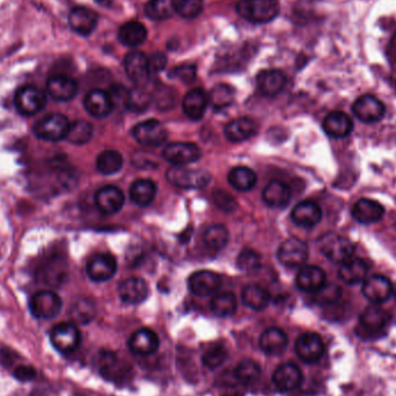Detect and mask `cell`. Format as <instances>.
Returning a JSON list of instances; mask_svg holds the SVG:
<instances>
[{
  "mask_svg": "<svg viewBox=\"0 0 396 396\" xmlns=\"http://www.w3.org/2000/svg\"><path fill=\"white\" fill-rule=\"evenodd\" d=\"M50 342L61 353H73L80 346V332L74 323H58L51 330Z\"/></svg>",
  "mask_w": 396,
  "mask_h": 396,
  "instance_id": "52a82bcc",
  "label": "cell"
},
{
  "mask_svg": "<svg viewBox=\"0 0 396 396\" xmlns=\"http://www.w3.org/2000/svg\"><path fill=\"white\" fill-rule=\"evenodd\" d=\"M385 215V208L379 201L362 198L353 205V217L356 222L363 225H371L381 220Z\"/></svg>",
  "mask_w": 396,
  "mask_h": 396,
  "instance_id": "484cf974",
  "label": "cell"
},
{
  "mask_svg": "<svg viewBox=\"0 0 396 396\" xmlns=\"http://www.w3.org/2000/svg\"><path fill=\"white\" fill-rule=\"evenodd\" d=\"M369 270L366 261L351 257L339 267V277L348 285H357L369 277Z\"/></svg>",
  "mask_w": 396,
  "mask_h": 396,
  "instance_id": "f546056e",
  "label": "cell"
},
{
  "mask_svg": "<svg viewBox=\"0 0 396 396\" xmlns=\"http://www.w3.org/2000/svg\"><path fill=\"white\" fill-rule=\"evenodd\" d=\"M242 302L248 309L263 311L269 305L270 297L261 286L248 285L242 291Z\"/></svg>",
  "mask_w": 396,
  "mask_h": 396,
  "instance_id": "ab89813d",
  "label": "cell"
},
{
  "mask_svg": "<svg viewBox=\"0 0 396 396\" xmlns=\"http://www.w3.org/2000/svg\"><path fill=\"white\" fill-rule=\"evenodd\" d=\"M162 155L174 166H187L197 162L201 152L197 145L192 143H171L164 148Z\"/></svg>",
  "mask_w": 396,
  "mask_h": 396,
  "instance_id": "8fae6325",
  "label": "cell"
},
{
  "mask_svg": "<svg viewBox=\"0 0 396 396\" xmlns=\"http://www.w3.org/2000/svg\"><path fill=\"white\" fill-rule=\"evenodd\" d=\"M14 104L22 116H34L43 111L47 104V95L34 85H26L17 90Z\"/></svg>",
  "mask_w": 396,
  "mask_h": 396,
  "instance_id": "3957f363",
  "label": "cell"
},
{
  "mask_svg": "<svg viewBox=\"0 0 396 396\" xmlns=\"http://www.w3.org/2000/svg\"><path fill=\"white\" fill-rule=\"evenodd\" d=\"M98 20V14L86 7H76L69 15L71 29L83 36H88L95 31Z\"/></svg>",
  "mask_w": 396,
  "mask_h": 396,
  "instance_id": "603a6c76",
  "label": "cell"
},
{
  "mask_svg": "<svg viewBox=\"0 0 396 396\" xmlns=\"http://www.w3.org/2000/svg\"><path fill=\"white\" fill-rule=\"evenodd\" d=\"M85 109L93 118H104L114 109V100L111 95L102 90L88 92L84 100Z\"/></svg>",
  "mask_w": 396,
  "mask_h": 396,
  "instance_id": "7402d4cb",
  "label": "cell"
},
{
  "mask_svg": "<svg viewBox=\"0 0 396 396\" xmlns=\"http://www.w3.org/2000/svg\"><path fill=\"white\" fill-rule=\"evenodd\" d=\"M296 353L305 363H316L325 353V343L316 332L302 334L296 342Z\"/></svg>",
  "mask_w": 396,
  "mask_h": 396,
  "instance_id": "7c38bea8",
  "label": "cell"
},
{
  "mask_svg": "<svg viewBox=\"0 0 396 396\" xmlns=\"http://www.w3.org/2000/svg\"><path fill=\"white\" fill-rule=\"evenodd\" d=\"M208 104V97L201 88L188 92L182 101V108L185 116L192 121H198L204 116Z\"/></svg>",
  "mask_w": 396,
  "mask_h": 396,
  "instance_id": "d6a6232c",
  "label": "cell"
},
{
  "mask_svg": "<svg viewBox=\"0 0 396 396\" xmlns=\"http://www.w3.org/2000/svg\"><path fill=\"white\" fill-rule=\"evenodd\" d=\"M233 101H234V91L227 85L215 86L208 94V104H211L215 109L229 107L233 104Z\"/></svg>",
  "mask_w": 396,
  "mask_h": 396,
  "instance_id": "7dc6e473",
  "label": "cell"
},
{
  "mask_svg": "<svg viewBox=\"0 0 396 396\" xmlns=\"http://www.w3.org/2000/svg\"><path fill=\"white\" fill-rule=\"evenodd\" d=\"M323 128L330 137L341 139L353 132V120L343 111H332L323 120Z\"/></svg>",
  "mask_w": 396,
  "mask_h": 396,
  "instance_id": "83f0119b",
  "label": "cell"
},
{
  "mask_svg": "<svg viewBox=\"0 0 396 396\" xmlns=\"http://www.w3.org/2000/svg\"><path fill=\"white\" fill-rule=\"evenodd\" d=\"M392 316L386 309L379 305H371L364 309L360 316V326L362 332L378 335L390 325Z\"/></svg>",
  "mask_w": 396,
  "mask_h": 396,
  "instance_id": "4fadbf2b",
  "label": "cell"
},
{
  "mask_svg": "<svg viewBox=\"0 0 396 396\" xmlns=\"http://www.w3.org/2000/svg\"><path fill=\"white\" fill-rule=\"evenodd\" d=\"M132 136L139 144L145 146H159L168 137L167 129L158 120H146L132 129Z\"/></svg>",
  "mask_w": 396,
  "mask_h": 396,
  "instance_id": "9c48e42d",
  "label": "cell"
},
{
  "mask_svg": "<svg viewBox=\"0 0 396 396\" xmlns=\"http://www.w3.org/2000/svg\"><path fill=\"white\" fill-rule=\"evenodd\" d=\"M47 91L54 100L66 102L76 98L77 81L66 74H55L48 79Z\"/></svg>",
  "mask_w": 396,
  "mask_h": 396,
  "instance_id": "ffe728a7",
  "label": "cell"
},
{
  "mask_svg": "<svg viewBox=\"0 0 396 396\" xmlns=\"http://www.w3.org/2000/svg\"><path fill=\"white\" fill-rule=\"evenodd\" d=\"M309 255V246L298 238L288 239L279 246L277 252L279 263L290 269L304 267Z\"/></svg>",
  "mask_w": 396,
  "mask_h": 396,
  "instance_id": "ba28073f",
  "label": "cell"
},
{
  "mask_svg": "<svg viewBox=\"0 0 396 396\" xmlns=\"http://www.w3.org/2000/svg\"><path fill=\"white\" fill-rule=\"evenodd\" d=\"M320 249L323 255L332 262L342 264L346 260L351 259L355 253V245L350 239L343 235L330 233L326 234L320 241Z\"/></svg>",
  "mask_w": 396,
  "mask_h": 396,
  "instance_id": "277c9868",
  "label": "cell"
},
{
  "mask_svg": "<svg viewBox=\"0 0 396 396\" xmlns=\"http://www.w3.org/2000/svg\"><path fill=\"white\" fill-rule=\"evenodd\" d=\"M157 195V185L148 178L136 180L130 188V198L138 206H148Z\"/></svg>",
  "mask_w": 396,
  "mask_h": 396,
  "instance_id": "d590c367",
  "label": "cell"
},
{
  "mask_svg": "<svg viewBox=\"0 0 396 396\" xmlns=\"http://www.w3.org/2000/svg\"><path fill=\"white\" fill-rule=\"evenodd\" d=\"M150 61V69H151V73H155L159 71L164 70L167 63L165 56L162 54H155L152 56V58H148Z\"/></svg>",
  "mask_w": 396,
  "mask_h": 396,
  "instance_id": "6f0895ef",
  "label": "cell"
},
{
  "mask_svg": "<svg viewBox=\"0 0 396 396\" xmlns=\"http://www.w3.org/2000/svg\"><path fill=\"white\" fill-rule=\"evenodd\" d=\"M255 134V125L248 118H240L229 122L226 125L225 137L232 143L247 141Z\"/></svg>",
  "mask_w": 396,
  "mask_h": 396,
  "instance_id": "8d00e7d4",
  "label": "cell"
},
{
  "mask_svg": "<svg viewBox=\"0 0 396 396\" xmlns=\"http://www.w3.org/2000/svg\"><path fill=\"white\" fill-rule=\"evenodd\" d=\"M259 91L265 97L272 98L282 93L286 85V76L279 70H264L256 78Z\"/></svg>",
  "mask_w": 396,
  "mask_h": 396,
  "instance_id": "4dcf8cb0",
  "label": "cell"
},
{
  "mask_svg": "<svg viewBox=\"0 0 396 396\" xmlns=\"http://www.w3.org/2000/svg\"><path fill=\"white\" fill-rule=\"evenodd\" d=\"M215 204L218 205L219 208H222L224 211H233L235 208L234 198L229 195V192H215Z\"/></svg>",
  "mask_w": 396,
  "mask_h": 396,
  "instance_id": "11a10c76",
  "label": "cell"
},
{
  "mask_svg": "<svg viewBox=\"0 0 396 396\" xmlns=\"http://www.w3.org/2000/svg\"><path fill=\"white\" fill-rule=\"evenodd\" d=\"M122 302L129 305H138L145 302L148 296V283L139 277H132L122 282L118 289Z\"/></svg>",
  "mask_w": 396,
  "mask_h": 396,
  "instance_id": "f1b7e54d",
  "label": "cell"
},
{
  "mask_svg": "<svg viewBox=\"0 0 396 396\" xmlns=\"http://www.w3.org/2000/svg\"><path fill=\"white\" fill-rule=\"evenodd\" d=\"M238 267L241 271L253 272L261 267V256L253 249H243L238 256Z\"/></svg>",
  "mask_w": 396,
  "mask_h": 396,
  "instance_id": "f907efd6",
  "label": "cell"
},
{
  "mask_svg": "<svg viewBox=\"0 0 396 396\" xmlns=\"http://www.w3.org/2000/svg\"><path fill=\"white\" fill-rule=\"evenodd\" d=\"M393 295H394V297H395V299H396V284H395V285H393Z\"/></svg>",
  "mask_w": 396,
  "mask_h": 396,
  "instance_id": "91938a15",
  "label": "cell"
},
{
  "mask_svg": "<svg viewBox=\"0 0 396 396\" xmlns=\"http://www.w3.org/2000/svg\"><path fill=\"white\" fill-rule=\"evenodd\" d=\"M256 181L255 171L246 166L234 167L229 173V185L239 192H248L255 187Z\"/></svg>",
  "mask_w": 396,
  "mask_h": 396,
  "instance_id": "74e56055",
  "label": "cell"
},
{
  "mask_svg": "<svg viewBox=\"0 0 396 396\" xmlns=\"http://www.w3.org/2000/svg\"><path fill=\"white\" fill-rule=\"evenodd\" d=\"M263 201L265 204L274 208H283L291 201V189L282 181L269 182L263 189Z\"/></svg>",
  "mask_w": 396,
  "mask_h": 396,
  "instance_id": "1f68e13d",
  "label": "cell"
},
{
  "mask_svg": "<svg viewBox=\"0 0 396 396\" xmlns=\"http://www.w3.org/2000/svg\"><path fill=\"white\" fill-rule=\"evenodd\" d=\"M174 13V0H150L145 6V14L152 20H166Z\"/></svg>",
  "mask_w": 396,
  "mask_h": 396,
  "instance_id": "7bdbcfd3",
  "label": "cell"
},
{
  "mask_svg": "<svg viewBox=\"0 0 396 396\" xmlns=\"http://www.w3.org/2000/svg\"><path fill=\"white\" fill-rule=\"evenodd\" d=\"M363 295L369 302L379 305L393 295V284L385 276H369L363 282Z\"/></svg>",
  "mask_w": 396,
  "mask_h": 396,
  "instance_id": "9a60e30c",
  "label": "cell"
},
{
  "mask_svg": "<svg viewBox=\"0 0 396 396\" xmlns=\"http://www.w3.org/2000/svg\"><path fill=\"white\" fill-rule=\"evenodd\" d=\"M127 104L132 111H137V109L141 111L148 106V97L145 95L144 93H138L137 91L132 92L127 97Z\"/></svg>",
  "mask_w": 396,
  "mask_h": 396,
  "instance_id": "db71d44e",
  "label": "cell"
},
{
  "mask_svg": "<svg viewBox=\"0 0 396 396\" xmlns=\"http://www.w3.org/2000/svg\"><path fill=\"white\" fill-rule=\"evenodd\" d=\"M222 285V279L215 272L210 270H199L192 274L188 279V288L195 296H211L218 291Z\"/></svg>",
  "mask_w": 396,
  "mask_h": 396,
  "instance_id": "e0dca14e",
  "label": "cell"
},
{
  "mask_svg": "<svg viewBox=\"0 0 396 396\" xmlns=\"http://www.w3.org/2000/svg\"><path fill=\"white\" fill-rule=\"evenodd\" d=\"M291 218L296 225L311 229L321 222L323 211L316 201H302L293 208Z\"/></svg>",
  "mask_w": 396,
  "mask_h": 396,
  "instance_id": "d4e9b609",
  "label": "cell"
},
{
  "mask_svg": "<svg viewBox=\"0 0 396 396\" xmlns=\"http://www.w3.org/2000/svg\"><path fill=\"white\" fill-rule=\"evenodd\" d=\"M296 283L304 292L316 293L326 284V274L316 265H304L299 270Z\"/></svg>",
  "mask_w": 396,
  "mask_h": 396,
  "instance_id": "cb8c5ba5",
  "label": "cell"
},
{
  "mask_svg": "<svg viewBox=\"0 0 396 396\" xmlns=\"http://www.w3.org/2000/svg\"><path fill=\"white\" fill-rule=\"evenodd\" d=\"M123 164V155L115 150L101 152L97 158V168L104 175L116 174L121 171Z\"/></svg>",
  "mask_w": 396,
  "mask_h": 396,
  "instance_id": "f35d334b",
  "label": "cell"
},
{
  "mask_svg": "<svg viewBox=\"0 0 396 396\" xmlns=\"http://www.w3.org/2000/svg\"><path fill=\"white\" fill-rule=\"evenodd\" d=\"M70 125L64 115H48L35 125L34 134L42 141H59L66 138Z\"/></svg>",
  "mask_w": 396,
  "mask_h": 396,
  "instance_id": "5b68a950",
  "label": "cell"
},
{
  "mask_svg": "<svg viewBox=\"0 0 396 396\" xmlns=\"http://www.w3.org/2000/svg\"><path fill=\"white\" fill-rule=\"evenodd\" d=\"M95 204L104 215H114L123 208L125 194L115 185H104L95 194Z\"/></svg>",
  "mask_w": 396,
  "mask_h": 396,
  "instance_id": "d6986e66",
  "label": "cell"
},
{
  "mask_svg": "<svg viewBox=\"0 0 396 396\" xmlns=\"http://www.w3.org/2000/svg\"><path fill=\"white\" fill-rule=\"evenodd\" d=\"M204 0H174L175 13L185 19H195L203 12Z\"/></svg>",
  "mask_w": 396,
  "mask_h": 396,
  "instance_id": "c3c4849f",
  "label": "cell"
},
{
  "mask_svg": "<svg viewBox=\"0 0 396 396\" xmlns=\"http://www.w3.org/2000/svg\"><path fill=\"white\" fill-rule=\"evenodd\" d=\"M92 137H93V127L91 123L79 120L71 123L65 139L70 141L71 144L84 145L87 144Z\"/></svg>",
  "mask_w": 396,
  "mask_h": 396,
  "instance_id": "ee69618b",
  "label": "cell"
},
{
  "mask_svg": "<svg viewBox=\"0 0 396 396\" xmlns=\"http://www.w3.org/2000/svg\"><path fill=\"white\" fill-rule=\"evenodd\" d=\"M353 111L360 121L371 125L379 122L383 118L386 109L379 99L373 95L365 94L355 101Z\"/></svg>",
  "mask_w": 396,
  "mask_h": 396,
  "instance_id": "30bf717a",
  "label": "cell"
},
{
  "mask_svg": "<svg viewBox=\"0 0 396 396\" xmlns=\"http://www.w3.org/2000/svg\"><path fill=\"white\" fill-rule=\"evenodd\" d=\"M261 373L262 371L259 364L254 360H242L241 363H239L235 367L234 376L240 383L250 385L260 379Z\"/></svg>",
  "mask_w": 396,
  "mask_h": 396,
  "instance_id": "bcb514c9",
  "label": "cell"
},
{
  "mask_svg": "<svg viewBox=\"0 0 396 396\" xmlns=\"http://www.w3.org/2000/svg\"><path fill=\"white\" fill-rule=\"evenodd\" d=\"M302 369H299L296 364L286 363L278 366L272 374V383L279 392L286 393L296 390L302 385Z\"/></svg>",
  "mask_w": 396,
  "mask_h": 396,
  "instance_id": "ac0fdd59",
  "label": "cell"
},
{
  "mask_svg": "<svg viewBox=\"0 0 396 396\" xmlns=\"http://www.w3.org/2000/svg\"><path fill=\"white\" fill-rule=\"evenodd\" d=\"M71 319L80 325H87L94 319L95 306L88 299H79L74 302L70 311Z\"/></svg>",
  "mask_w": 396,
  "mask_h": 396,
  "instance_id": "f6af8a7d",
  "label": "cell"
},
{
  "mask_svg": "<svg viewBox=\"0 0 396 396\" xmlns=\"http://www.w3.org/2000/svg\"><path fill=\"white\" fill-rule=\"evenodd\" d=\"M211 176L208 171L192 169L185 166H174L167 171V181L181 189H201L210 183Z\"/></svg>",
  "mask_w": 396,
  "mask_h": 396,
  "instance_id": "7a4b0ae2",
  "label": "cell"
},
{
  "mask_svg": "<svg viewBox=\"0 0 396 396\" xmlns=\"http://www.w3.org/2000/svg\"><path fill=\"white\" fill-rule=\"evenodd\" d=\"M229 231L225 226L211 225L205 229L203 240L206 247L212 250H222L229 243Z\"/></svg>",
  "mask_w": 396,
  "mask_h": 396,
  "instance_id": "b9f144b4",
  "label": "cell"
},
{
  "mask_svg": "<svg viewBox=\"0 0 396 396\" xmlns=\"http://www.w3.org/2000/svg\"><path fill=\"white\" fill-rule=\"evenodd\" d=\"M95 3L102 7H111L114 0H94Z\"/></svg>",
  "mask_w": 396,
  "mask_h": 396,
  "instance_id": "680465c9",
  "label": "cell"
},
{
  "mask_svg": "<svg viewBox=\"0 0 396 396\" xmlns=\"http://www.w3.org/2000/svg\"><path fill=\"white\" fill-rule=\"evenodd\" d=\"M97 364L101 376L111 381L123 379L130 369L123 360L118 358L116 353L108 350H104L99 353Z\"/></svg>",
  "mask_w": 396,
  "mask_h": 396,
  "instance_id": "2e32d148",
  "label": "cell"
},
{
  "mask_svg": "<svg viewBox=\"0 0 396 396\" xmlns=\"http://www.w3.org/2000/svg\"><path fill=\"white\" fill-rule=\"evenodd\" d=\"M118 38L127 47L137 48L148 38V31L139 21H128L120 28Z\"/></svg>",
  "mask_w": 396,
  "mask_h": 396,
  "instance_id": "e575fe53",
  "label": "cell"
},
{
  "mask_svg": "<svg viewBox=\"0 0 396 396\" xmlns=\"http://www.w3.org/2000/svg\"><path fill=\"white\" fill-rule=\"evenodd\" d=\"M62 306L61 297L52 291H40L29 300L31 316L40 320L54 319L61 313Z\"/></svg>",
  "mask_w": 396,
  "mask_h": 396,
  "instance_id": "8992f818",
  "label": "cell"
},
{
  "mask_svg": "<svg viewBox=\"0 0 396 396\" xmlns=\"http://www.w3.org/2000/svg\"><path fill=\"white\" fill-rule=\"evenodd\" d=\"M125 69L129 79L134 84H145L151 76L150 61L141 51H132L127 55L125 59Z\"/></svg>",
  "mask_w": 396,
  "mask_h": 396,
  "instance_id": "44dd1931",
  "label": "cell"
},
{
  "mask_svg": "<svg viewBox=\"0 0 396 396\" xmlns=\"http://www.w3.org/2000/svg\"><path fill=\"white\" fill-rule=\"evenodd\" d=\"M279 10L277 0H240L236 3L239 15L253 24H267L275 20Z\"/></svg>",
  "mask_w": 396,
  "mask_h": 396,
  "instance_id": "6da1fadb",
  "label": "cell"
},
{
  "mask_svg": "<svg viewBox=\"0 0 396 396\" xmlns=\"http://www.w3.org/2000/svg\"><path fill=\"white\" fill-rule=\"evenodd\" d=\"M236 298L231 292H222L215 295L210 302V309L215 316L220 318L232 316L236 312Z\"/></svg>",
  "mask_w": 396,
  "mask_h": 396,
  "instance_id": "60d3db41",
  "label": "cell"
},
{
  "mask_svg": "<svg viewBox=\"0 0 396 396\" xmlns=\"http://www.w3.org/2000/svg\"><path fill=\"white\" fill-rule=\"evenodd\" d=\"M288 336L279 328L271 327L262 332L260 337V348L269 356H277L284 353L288 346Z\"/></svg>",
  "mask_w": 396,
  "mask_h": 396,
  "instance_id": "836d02e7",
  "label": "cell"
},
{
  "mask_svg": "<svg viewBox=\"0 0 396 396\" xmlns=\"http://www.w3.org/2000/svg\"><path fill=\"white\" fill-rule=\"evenodd\" d=\"M13 376L22 383H27L36 376V369L31 365H19L13 369Z\"/></svg>",
  "mask_w": 396,
  "mask_h": 396,
  "instance_id": "9f6ffc18",
  "label": "cell"
},
{
  "mask_svg": "<svg viewBox=\"0 0 396 396\" xmlns=\"http://www.w3.org/2000/svg\"><path fill=\"white\" fill-rule=\"evenodd\" d=\"M86 271L93 282H107L113 278L118 271V262L111 254H99L90 260Z\"/></svg>",
  "mask_w": 396,
  "mask_h": 396,
  "instance_id": "5bb4252c",
  "label": "cell"
},
{
  "mask_svg": "<svg viewBox=\"0 0 396 396\" xmlns=\"http://www.w3.org/2000/svg\"><path fill=\"white\" fill-rule=\"evenodd\" d=\"M160 341L157 334L148 328H141L132 334L129 346L132 353L139 356H150L159 349Z\"/></svg>",
  "mask_w": 396,
  "mask_h": 396,
  "instance_id": "4316f807",
  "label": "cell"
},
{
  "mask_svg": "<svg viewBox=\"0 0 396 396\" xmlns=\"http://www.w3.org/2000/svg\"><path fill=\"white\" fill-rule=\"evenodd\" d=\"M339 296H341L339 288L326 283L323 289H320L318 292H316V300L321 305H328V304H332L336 300H339Z\"/></svg>",
  "mask_w": 396,
  "mask_h": 396,
  "instance_id": "816d5d0a",
  "label": "cell"
},
{
  "mask_svg": "<svg viewBox=\"0 0 396 396\" xmlns=\"http://www.w3.org/2000/svg\"><path fill=\"white\" fill-rule=\"evenodd\" d=\"M227 358V350L225 346L222 344H215L208 348L203 356H201V362L206 366L208 369H218L219 366L222 365Z\"/></svg>",
  "mask_w": 396,
  "mask_h": 396,
  "instance_id": "681fc988",
  "label": "cell"
},
{
  "mask_svg": "<svg viewBox=\"0 0 396 396\" xmlns=\"http://www.w3.org/2000/svg\"><path fill=\"white\" fill-rule=\"evenodd\" d=\"M174 79H180L185 83H192L196 77V67L194 65H182V66L175 67L169 74Z\"/></svg>",
  "mask_w": 396,
  "mask_h": 396,
  "instance_id": "f5cc1de1",
  "label": "cell"
}]
</instances>
